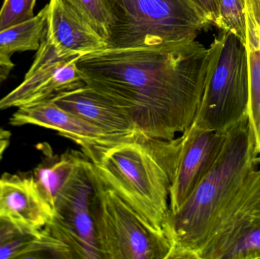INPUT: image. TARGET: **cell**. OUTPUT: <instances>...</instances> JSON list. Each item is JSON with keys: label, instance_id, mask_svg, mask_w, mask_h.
<instances>
[{"label": "cell", "instance_id": "18", "mask_svg": "<svg viewBox=\"0 0 260 259\" xmlns=\"http://www.w3.org/2000/svg\"><path fill=\"white\" fill-rule=\"evenodd\" d=\"M47 29V8L31 19L0 31V55L12 57L18 52L37 51Z\"/></svg>", "mask_w": 260, "mask_h": 259}, {"label": "cell", "instance_id": "23", "mask_svg": "<svg viewBox=\"0 0 260 259\" xmlns=\"http://www.w3.org/2000/svg\"><path fill=\"white\" fill-rule=\"evenodd\" d=\"M190 2L208 21L215 25L219 17V0H190Z\"/></svg>", "mask_w": 260, "mask_h": 259}, {"label": "cell", "instance_id": "3", "mask_svg": "<svg viewBox=\"0 0 260 259\" xmlns=\"http://www.w3.org/2000/svg\"><path fill=\"white\" fill-rule=\"evenodd\" d=\"M259 162L246 116L228 129L222 152L210 171L170 215L167 233L171 246L169 259H197L218 216Z\"/></svg>", "mask_w": 260, "mask_h": 259}, {"label": "cell", "instance_id": "4", "mask_svg": "<svg viewBox=\"0 0 260 259\" xmlns=\"http://www.w3.org/2000/svg\"><path fill=\"white\" fill-rule=\"evenodd\" d=\"M107 48L151 47L195 41L211 23L190 0H116Z\"/></svg>", "mask_w": 260, "mask_h": 259}, {"label": "cell", "instance_id": "8", "mask_svg": "<svg viewBox=\"0 0 260 259\" xmlns=\"http://www.w3.org/2000/svg\"><path fill=\"white\" fill-rule=\"evenodd\" d=\"M80 57L61 54L45 35L21 83L0 98V111L51 100L85 85L76 66Z\"/></svg>", "mask_w": 260, "mask_h": 259}, {"label": "cell", "instance_id": "16", "mask_svg": "<svg viewBox=\"0 0 260 259\" xmlns=\"http://www.w3.org/2000/svg\"><path fill=\"white\" fill-rule=\"evenodd\" d=\"M41 150L42 161L32 173L44 197L53 208L58 196L86 157L82 152L73 150L56 155L47 144H41Z\"/></svg>", "mask_w": 260, "mask_h": 259}, {"label": "cell", "instance_id": "22", "mask_svg": "<svg viewBox=\"0 0 260 259\" xmlns=\"http://www.w3.org/2000/svg\"><path fill=\"white\" fill-rule=\"evenodd\" d=\"M37 0H4L0 9V31L31 19Z\"/></svg>", "mask_w": 260, "mask_h": 259}, {"label": "cell", "instance_id": "2", "mask_svg": "<svg viewBox=\"0 0 260 259\" xmlns=\"http://www.w3.org/2000/svg\"><path fill=\"white\" fill-rule=\"evenodd\" d=\"M181 146L182 135L166 140L140 133L81 150L102 180L168 239L171 188Z\"/></svg>", "mask_w": 260, "mask_h": 259}, {"label": "cell", "instance_id": "11", "mask_svg": "<svg viewBox=\"0 0 260 259\" xmlns=\"http://www.w3.org/2000/svg\"><path fill=\"white\" fill-rule=\"evenodd\" d=\"M46 8V38L61 54L82 56L108 47L69 0H50Z\"/></svg>", "mask_w": 260, "mask_h": 259}, {"label": "cell", "instance_id": "13", "mask_svg": "<svg viewBox=\"0 0 260 259\" xmlns=\"http://www.w3.org/2000/svg\"><path fill=\"white\" fill-rule=\"evenodd\" d=\"M0 214L42 230L53 220L54 211L33 173H5L0 177Z\"/></svg>", "mask_w": 260, "mask_h": 259}, {"label": "cell", "instance_id": "19", "mask_svg": "<svg viewBox=\"0 0 260 259\" xmlns=\"http://www.w3.org/2000/svg\"><path fill=\"white\" fill-rule=\"evenodd\" d=\"M215 26L233 33L246 45V0H219V17Z\"/></svg>", "mask_w": 260, "mask_h": 259}, {"label": "cell", "instance_id": "21", "mask_svg": "<svg viewBox=\"0 0 260 259\" xmlns=\"http://www.w3.org/2000/svg\"><path fill=\"white\" fill-rule=\"evenodd\" d=\"M260 258V209L244 237L228 252L224 259Z\"/></svg>", "mask_w": 260, "mask_h": 259}, {"label": "cell", "instance_id": "15", "mask_svg": "<svg viewBox=\"0 0 260 259\" xmlns=\"http://www.w3.org/2000/svg\"><path fill=\"white\" fill-rule=\"evenodd\" d=\"M70 258L67 249L44 229L0 214V259Z\"/></svg>", "mask_w": 260, "mask_h": 259}, {"label": "cell", "instance_id": "26", "mask_svg": "<svg viewBox=\"0 0 260 259\" xmlns=\"http://www.w3.org/2000/svg\"><path fill=\"white\" fill-rule=\"evenodd\" d=\"M108 3H111V2H113V1H116V0H108Z\"/></svg>", "mask_w": 260, "mask_h": 259}, {"label": "cell", "instance_id": "9", "mask_svg": "<svg viewBox=\"0 0 260 259\" xmlns=\"http://www.w3.org/2000/svg\"><path fill=\"white\" fill-rule=\"evenodd\" d=\"M227 130H207L194 124L182 133V146L171 188L170 215L177 211L213 167L222 152Z\"/></svg>", "mask_w": 260, "mask_h": 259}, {"label": "cell", "instance_id": "14", "mask_svg": "<svg viewBox=\"0 0 260 259\" xmlns=\"http://www.w3.org/2000/svg\"><path fill=\"white\" fill-rule=\"evenodd\" d=\"M11 125H35L53 129L81 147L116 141L102 129L56 105L51 100L18 108L9 120Z\"/></svg>", "mask_w": 260, "mask_h": 259}, {"label": "cell", "instance_id": "7", "mask_svg": "<svg viewBox=\"0 0 260 259\" xmlns=\"http://www.w3.org/2000/svg\"><path fill=\"white\" fill-rule=\"evenodd\" d=\"M85 158L58 196L54 217L44 231L63 245L73 258L102 259L91 210L93 187Z\"/></svg>", "mask_w": 260, "mask_h": 259}, {"label": "cell", "instance_id": "24", "mask_svg": "<svg viewBox=\"0 0 260 259\" xmlns=\"http://www.w3.org/2000/svg\"><path fill=\"white\" fill-rule=\"evenodd\" d=\"M14 67L15 64L12 62V58L0 55V85L8 79Z\"/></svg>", "mask_w": 260, "mask_h": 259}, {"label": "cell", "instance_id": "17", "mask_svg": "<svg viewBox=\"0 0 260 259\" xmlns=\"http://www.w3.org/2000/svg\"><path fill=\"white\" fill-rule=\"evenodd\" d=\"M249 97L247 117L260 155V0H246Z\"/></svg>", "mask_w": 260, "mask_h": 259}, {"label": "cell", "instance_id": "5", "mask_svg": "<svg viewBox=\"0 0 260 259\" xmlns=\"http://www.w3.org/2000/svg\"><path fill=\"white\" fill-rule=\"evenodd\" d=\"M209 61L201 103L192 124L225 132L247 116L250 87L246 45L222 31L209 47Z\"/></svg>", "mask_w": 260, "mask_h": 259}, {"label": "cell", "instance_id": "25", "mask_svg": "<svg viewBox=\"0 0 260 259\" xmlns=\"http://www.w3.org/2000/svg\"><path fill=\"white\" fill-rule=\"evenodd\" d=\"M10 141L11 133L9 131L0 127V161L9 147Z\"/></svg>", "mask_w": 260, "mask_h": 259}, {"label": "cell", "instance_id": "10", "mask_svg": "<svg viewBox=\"0 0 260 259\" xmlns=\"http://www.w3.org/2000/svg\"><path fill=\"white\" fill-rule=\"evenodd\" d=\"M260 209V168L244 179L218 216L197 259H223L244 237Z\"/></svg>", "mask_w": 260, "mask_h": 259}, {"label": "cell", "instance_id": "6", "mask_svg": "<svg viewBox=\"0 0 260 259\" xmlns=\"http://www.w3.org/2000/svg\"><path fill=\"white\" fill-rule=\"evenodd\" d=\"M91 210L102 259H169L171 246L99 176L89 161Z\"/></svg>", "mask_w": 260, "mask_h": 259}, {"label": "cell", "instance_id": "1", "mask_svg": "<svg viewBox=\"0 0 260 259\" xmlns=\"http://www.w3.org/2000/svg\"><path fill=\"white\" fill-rule=\"evenodd\" d=\"M209 49L196 41L106 48L81 56L85 85L124 111L150 138L171 140L192 124L206 85Z\"/></svg>", "mask_w": 260, "mask_h": 259}, {"label": "cell", "instance_id": "20", "mask_svg": "<svg viewBox=\"0 0 260 259\" xmlns=\"http://www.w3.org/2000/svg\"><path fill=\"white\" fill-rule=\"evenodd\" d=\"M94 30L108 40L114 19L108 0H69Z\"/></svg>", "mask_w": 260, "mask_h": 259}, {"label": "cell", "instance_id": "12", "mask_svg": "<svg viewBox=\"0 0 260 259\" xmlns=\"http://www.w3.org/2000/svg\"><path fill=\"white\" fill-rule=\"evenodd\" d=\"M51 100L114 139H126L142 133L124 111L87 85L61 93Z\"/></svg>", "mask_w": 260, "mask_h": 259}]
</instances>
